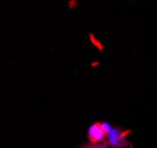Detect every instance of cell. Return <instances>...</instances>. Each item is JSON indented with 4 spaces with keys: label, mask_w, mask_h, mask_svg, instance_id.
I'll return each instance as SVG.
<instances>
[{
    "label": "cell",
    "mask_w": 157,
    "mask_h": 148,
    "mask_svg": "<svg viewBox=\"0 0 157 148\" xmlns=\"http://www.w3.org/2000/svg\"><path fill=\"white\" fill-rule=\"evenodd\" d=\"M127 132H120L118 129L111 128V130L107 134L108 143H110L114 148H122L128 145L127 140L124 139V135Z\"/></svg>",
    "instance_id": "obj_1"
},
{
    "label": "cell",
    "mask_w": 157,
    "mask_h": 148,
    "mask_svg": "<svg viewBox=\"0 0 157 148\" xmlns=\"http://www.w3.org/2000/svg\"><path fill=\"white\" fill-rule=\"evenodd\" d=\"M105 136H107V133L102 128V123L100 122L94 123L88 130V139L92 142V145H96L100 141H102Z\"/></svg>",
    "instance_id": "obj_2"
},
{
    "label": "cell",
    "mask_w": 157,
    "mask_h": 148,
    "mask_svg": "<svg viewBox=\"0 0 157 148\" xmlns=\"http://www.w3.org/2000/svg\"><path fill=\"white\" fill-rule=\"evenodd\" d=\"M85 148H105V146H101V145H93V146H87Z\"/></svg>",
    "instance_id": "obj_3"
}]
</instances>
